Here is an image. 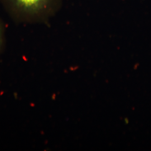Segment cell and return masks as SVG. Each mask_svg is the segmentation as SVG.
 Here are the masks:
<instances>
[{"label":"cell","mask_w":151,"mask_h":151,"mask_svg":"<svg viewBox=\"0 0 151 151\" xmlns=\"http://www.w3.org/2000/svg\"><path fill=\"white\" fill-rule=\"evenodd\" d=\"M5 25L0 18V53L4 49L5 44Z\"/></svg>","instance_id":"cell-2"},{"label":"cell","mask_w":151,"mask_h":151,"mask_svg":"<svg viewBox=\"0 0 151 151\" xmlns=\"http://www.w3.org/2000/svg\"><path fill=\"white\" fill-rule=\"evenodd\" d=\"M63 0H0L9 16L17 24H48L60 10Z\"/></svg>","instance_id":"cell-1"}]
</instances>
